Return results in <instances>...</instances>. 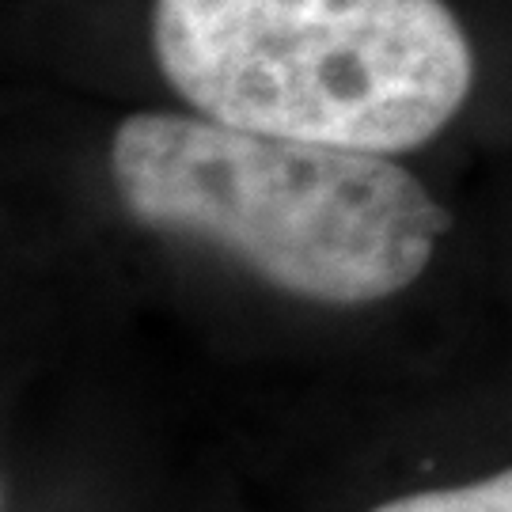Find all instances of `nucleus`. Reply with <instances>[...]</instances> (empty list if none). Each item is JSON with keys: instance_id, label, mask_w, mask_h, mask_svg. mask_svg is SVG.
Instances as JSON below:
<instances>
[{"instance_id": "obj_1", "label": "nucleus", "mask_w": 512, "mask_h": 512, "mask_svg": "<svg viewBox=\"0 0 512 512\" xmlns=\"http://www.w3.org/2000/svg\"><path fill=\"white\" fill-rule=\"evenodd\" d=\"M110 175L145 228L209 243L319 304H372L414 285L452 224L380 152L213 118L133 114L114 133Z\"/></svg>"}, {"instance_id": "obj_2", "label": "nucleus", "mask_w": 512, "mask_h": 512, "mask_svg": "<svg viewBox=\"0 0 512 512\" xmlns=\"http://www.w3.org/2000/svg\"><path fill=\"white\" fill-rule=\"evenodd\" d=\"M152 42L205 118L380 156L437 137L475 84L444 0H156Z\"/></svg>"}, {"instance_id": "obj_3", "label": "nucleus", "mask_w": 512, "mask_h": 512, "mask_svg": "<svg viewBox=\"0 0 512 512\" xmlns=\"http://www.w3.org/2000/svg\"><path fill=\"white\" fill-rule=\"evenodd\" d=\"M372 512H512V467L501 475L459 486V490H425L387 501Z\"/></svg>"}]
</instances>
